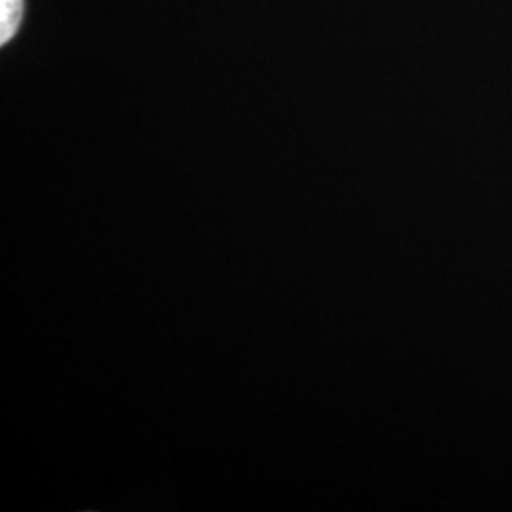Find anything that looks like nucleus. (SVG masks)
I'll return each mask as SVG.
<instances>
[{
	"label": "nucleus",
	"instance_id": "f257e3e1",
	"mask_svg": "<svg viewBox=\"0 0 512 512\" xmlns=\"http://www.w3.org/2000/svg\"><path fill=\"white\" fill-rule=\"evenodd\" d=\"M25 12L23 0H0V44L16 35Z\"/></svg>",
	"mask_w": 512,
	"mask_h": 512
}]
</instances>
